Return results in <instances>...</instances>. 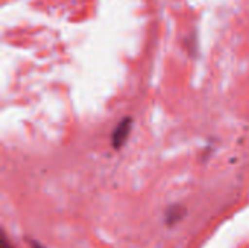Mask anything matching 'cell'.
I'll use <instances>...</instances> for the list:
<instances>
[{"label":"cell","instance_id":"cell-3","mask_svg":"<svg viewBox=\"0 0 249 248\" xmlns=\"http://www.w3.org/2000/svg\"><path fill=\"white\" fill-rule=\"evenodd\" d=\"M32 248H44V247H41L39 244H36V243H32Z\"/></svg>","mask_w":249,"mask_h":248},{"label":"cell","instance_id":"cell-1","mask_svg":"<svg viewBox=\"0 0 249 248\" xmlns=\"http://www.w3.org/2000/svg\"><path fill=\"white\" fill-rule=\"evenodd\" d=\"M130 130H131V118L123 120L115 127V132L112 134V143H114L115 148H121L125 143V140H127V137L130 134Z\"/></svg>","mask_w":249,"mask_h":248},{"label":"cell","instance_id":"cell-2","mask_svg":"<svg viewBox=\"0 0 249 248\" xmlns=\"http://www.w3.org/2000/svg\"><path fill=\"white\" fill-rule=\"evenodd\" d=\"M1 248H13V247H10V244H9V241H7V238H6V237H3V238H1Z\"/></svg>","mask_w":249,"mask_h":248}]
</instances>
